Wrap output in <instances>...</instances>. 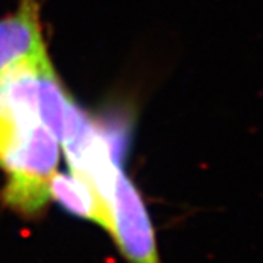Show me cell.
Returning <instances> with one entry per match:
<instances>
[{"label":"cell","mask_w":263,"mask_h":263,"mask_svg":"<svg viewBox=\"0 0 263 263\" xmlns=\"http://www.w3.org/2000/svg\"><path fill=\"white\" fill-rule=\"evenodd\" d=\"M38 117L59 143H66L85 129L91 119L73 101L47 57L38 70Z\"/></svg>","instance_id":"cell-3"},{"label":"cell","mask_w":263,"mask_h":263,"mask_svg":"<svg viewBox=\"0 0 263 263\" xmlns=\"http://www.w3.org/2000/svg\"><path fill=\"white\" fill-rule=\"evenodd\" d=\"M60 148L57 139L38 123L24 143L3 165L6 183L3 205L22 217H37L48 205L50 181L57 173Z\"/></svg>","instance_id":"cell-1"},{"label":"cell","mask_w":263,"mask_h":263,"mask_svg":"<svg viewBox=\"0 0 263 263\" xmlns=\"http://www.w3.org/2000/svg\"><path fill=\"white\" fill-rule=\"evenodd\" d=\"M50 199L57 202L69 214L94 222L111 234V205L87 180L72 173H56L50 181Z\"/></svg>","instance_id":"cell-5"},{"label":"cell","mask_w":263,"mask_h":263,"mask_svg":"<svg viewBox=\"0 0 263 263\" xmlns=\"http://www.w3.org/2000/svg\"><path fill=\"white\" fill-rule=\"evenodd\" d=\"M38 0H19L15 12L0 19V73L19 62L45 54Z\"/></svg>","instance_id":"cell-4"},{"label":"cell","mask_w":263,"mask_h":263,"mask_svg":"<svg viewBox=\"0 0 263 263\" xmlns=\"http://www.w3.org/2000/svg\"><path fill=\"white\" fill-rule=\"evenodd\" d=\"M111 237L129 263H161L157 237L146 205L122 167L111 192Z\"/></svg>","instance_id":"cell-2"}]
</instances>
